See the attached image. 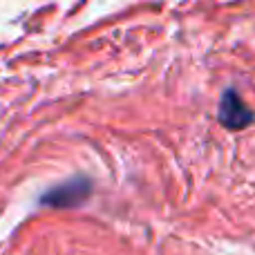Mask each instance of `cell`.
<instances>
[{
	"instance_id": "cell-2",
	"label": "cell",
	"mask_w": 255,
	"mask_h": 255,
	"mask_svg": "<svg viewBox=\"0 0 255 255\" xmlns=\"http://www.w3.org/2000/svg\"><path fill=\"white\" fill-rule=\"evenodd\" d=\"M255 121V115L247 108L235 90H226L220 101V124L226 130H244Z\"/></svg>"
},
{
	"instance_id": "cell-1",
	"label": "cell",
	"mask_w": 255,
	"mask_h": 255,
	"mask_svg": "<svg viewBox=\"0 0 255 255\" xmlns=\"http://www.w3.org/2000/svg\"><path fill=\"white\" fill-rule=\"evenodd\" d=\"M90 195H92V181L88 177H72V179L49 188L40 197V204L52 208H74L88 202Z\"/></svg>"
}]
</instances>
